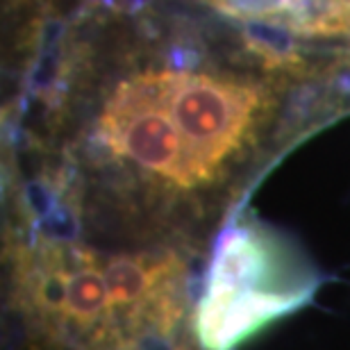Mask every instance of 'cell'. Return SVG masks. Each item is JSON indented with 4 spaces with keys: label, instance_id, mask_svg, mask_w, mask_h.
Returning <instances> with one entry per match:
<instances>
[{
    "label": "cell",
    "instance_id": "cell-2",
    "mask_svg": "<svg viewBox=\"0 0 350 350\" xmlns=\"http://www.w3.org/2000/svg\"><path fill=\"white\" fill-rule=\"evenodd\" d=\"M159 91L207 185L246 146L264 109L262 91L209 73L157 71Z\"/></svg>",
    "mask_w": 350,
    "mask_h": 350
},
{
    "label": "cell",
    "instance_id": "cell-5",
    "mask_svg": "<svg viewBox=\"0 0 350 350\" xmlns=\"http://www.w3.org/2000/svg\"><path fill=\"white\" fill-rule=\"evenodd\" d=\"M246 23H269L303 37L350 34V0H198Z\"/></svg>",
    "mask_w": 350,
    "mask_h": 350
},
{
    "label": "cell",
    "instance_id": "cell-1",
    "mask_svg": "<svg viewBox=\"0 0 350 350\" xmlns=\"http://www.w3.org/2000/svg\"><path fill=\"white\" fill-rule=\"evenodd\" d=\"M310 298L303 284L282 286L278 255L253 228H232L221 237L196 312V334L207 350H230Z\"/></svg>",
    "mask_w": 350,
    "mask_h": 350
},
{
    "label": "cell",
    "instance_id": "cell-4",
    "mask_svg": "<svg viewBox=\"0 0 350 350\" xmlns=\"http://www.w3.org/2000/svg\"><path fill=\"white\" fill-rule=\"evenodd\" d=\"M34 300L71 330L116 341L105 260L94 253L55 250L48 255L34 282Z\"/></svg>",
    "mask_w": 350,
    "mask_h": 350
},
{
    "label": "cell",
    "instance_id": "cell-3",
    "mask_svg": "<svg viewBox=\"0 0 350 350\" xmlns=\"http://www.w3.org/2000/svg\"><path fill=\"white\" fill-rule=\"evenodd\" d=\"M100 137L118 157L173 187L207 185L166 107L157 71L137 73L118 85L100 114Z\"/></svg>",
    "mask_w": 350,
    "mask_h": 350
}]
</instances>
